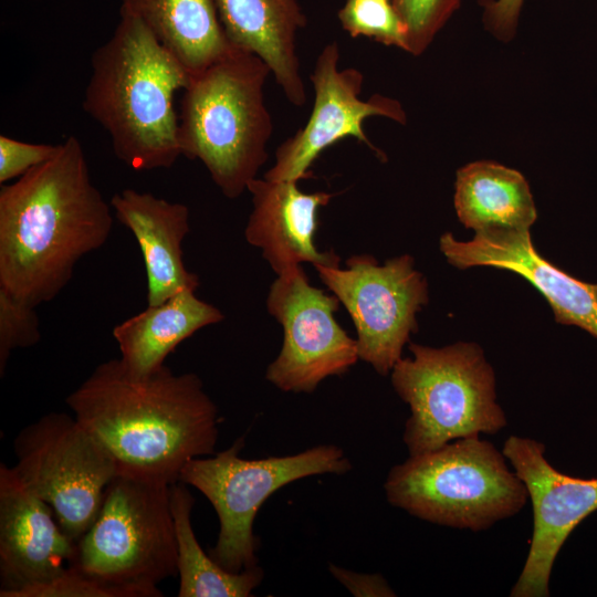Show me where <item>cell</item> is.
<instances>
[{"instance_id": "83f0119b", "label": "cell", "mask_w": 597, "mask_h": 597, "mask_svg": "<svg viewBox=\"0 0 597 597\" xmlns=\"http://www.w3.org/2000/svg\"><path fill=\"white\" fill-rule=\"evenodd\" d=\"M524 0H482L483 22L488 31L502 41L515 33Z\"/></svg>"}, {"instance_id": "8fae6325", "label": "cell", "mask_w": 597, "mask_h": 597, "mask_svg": "<svg viewBox=\"0 0 597 597\" xmlns=\"http://www.w3.org/2000/svg\"><path fill=\"white\" fill-rule=\"evenodd\" d=\"M339 300L311 285L302 265L277 275L268 312L283 327V345L265 378L276 388L312 392L329 376L346 373L359 359L356 338L337 323Z\"/></svg>"}, {"instance_id": "6da1fadb", "label": "cell", "mask_w": 597, "mask_h": 597, "mask_svg": "<svg viewBox=\"0 0 597 597\" xmlns=\"http://www.w3.org/2000/svg\"><path fill=\"white\" fill-rule=\"evenodd\" d=\"M73 416L114 457L118 474L171 485L192 459L211 455L217 405L193 373H129L119 358L97 365L65 399Z\"/></svg>"}, {"instance_id": "44dd1931", "label": "cell", "mask_w": 597, "mask_h": 597, "mask_svg": "<svg viewBox=\"0 0 597 597\" xmlns=\"http://www.w3.org/2000/svg\"><path fill=\"white\" fill-rule=\"evenodd\" d=\"M454 208L465 228L530 230L537 219L524 176L494 161H474L457 172Z\"/></svg>"}, {"instance_id": "5b68a950", "label": "cell", "mask_w": 597, "mask_h": 597, "mask_svg": "<svg viewBox=\"0 0 597 597\" xmlns=\"http://www.w3.org/2000/svg\"><path fill=\"white\" fill-rule=\"evenodd\" d=\"M387 501L420 520L480 532L519 513L528 494L490 441L468 437L390 469Z\"/></svg>"}, {"instance_id": "7402d4cb", "label": "cell", "mask_w": 597, "mask_h": 597, "mask_svg": "<svg viewBox=\"0 0 597 597\" xmlns=\"http://www.w3.org/2000/svg\"><path fill=\"white\" fill-rule=\"evenodd\" d=\"M195 498L187 484L170 485V507L177 541L179 597H249L261 584L264 573L255 565L240 573L220 566L200 546L191 523Z\"/></svg>"}, {"instance_id": "4fadbf2b", "label": "cell", "mask_w": 597, "mask_h": 597, "mask_svg": "<svg viewBox=\"0 0 597 597\" xmlns=\"http://www.w3.org/2000/svg\"><path fill=\"white\" fill-rule=\"evenodd\" d=\"M502 453L523 481L533 507V534L512 597L549 596L555 559L575 527L597 511V479L570 476L545 457L544 443L510 436Z\"/></svg>"}, {"instance_id": "f1b7e54d", "label": "cell", "mask_w": 597, "mask_h": 597, "mask_svg": "<svg viewBox=\"0 0 597 597\" xmlns=\"http://www.w3.org/2000/svg\"><path fill=\"white\" fill-rule=\"evenodd\" d=\"M331 574L357 597H390L396 594L379 574H358L336 565H329Z\"/></svg>"}, {"instance_id": "52a82bcc", "label": "cell", "mask_w": 597, "mask_h": 597, "mask_svg": "<svg viewBox=\"0 0 597 597\" xmlns=\"http://www.w3.org/2000/svg\"><path fill=\"white\" fill-rule=\"evenodd\" d=\"M409 350L412 356L401 357L391 370L392 387L410 408L402 434L409 455L495 434L507 425L496 401L494 370L478 344L434 348L409 343Z\"/></svg>"}, {"instance_id": "484cf974", "label": "cell", "mask_w": 597, "mask_h": 597, "mask_svg": "<svg viewBox=\"0 0 597 597\" xmlns=\"http://www.w3.org/2000/svg\"><path fill=\"white\" fill-rule=\"evenodd\" d=\"M59 145L21 142L6 135L0 136V184L20 178L31 169L51 159Z\"/></svg>"}, {"instance_id": "d6986e66", "label": "cell", "mask_w": 597, "mask_h": 597, "mask_svg": "<svg viewBox=\"0 0 597 597\" xmlns=\"http://www.w3.org/2000/svg\"><path fill=\"white\" fill-rule=\"evenodd\" d=\"M195 292L186 289L159 304L147 305L113 328L119 359L129 373H154L180 343L224 318L218 307L200 300Z\"/></svg>"}, {"instance_id": "30bf717a", "label": "cell", "mask_w": 597, "mask_h": 597, "mask_svg": "<svg viewBox=\"0 0 597 597\" xmlns=\"http://www.w3.org/2000/svg\"><path fill=\"white\" fill-rule=\"evenodd\" d=\"M314 268L353 320L359 359L383 376L391 373L429 298L413 258L402 254L380 265L369 254H357L346 260L345 269Z\"/></svg>"}, {"instance_id": "ffe728a7", "label": "cell", "mask_w": 597, "mask_h": 597, "mask_svg": "<svg viewBox=\"0 0 597 597\" xmlns=\"http://www.w3.org/2000/svg\"><path fill=\"white\" fill-rule=\"evenodd\" d=\"M121 11L138 18L191 75L231 46L214 0H121Z\"/></svg>"}, {"instance_id": "277c9868", "label": "cell", "mask_w": 597, "mask_h": 597, "mask_svg": "<svg viewBox=\"0 0 597 597\" xmlns=\"http://www.w3.org/2000/svg\"><path fill=\"white\" fill-rule=\"evenodd\" d=\"M271 74L256 54L231 46L190 76L179 116L181 156L198 159L229 199H237L268 159L273 134L264 87Z\"/></svg>"}, {"instance_id": "2e32d148", "label": "cell", "mask_w": 597, "mask_h": 597, "mask_svg": "<svg viewBox=\"0 0 597 597\" xmlns=\"http://www.w3.org/2000/svg\"><path fill=\"white\" fill-rule=\"evenodd\" d=\"M297 184L256 177L247 189L252 210L244 229L245 240L261 250L276 275L305 262L339 266L341 259L334 251L321 252L314 242L318 210L334 195L304 192Z\"/></svg>"}, {"instance_id": "5bb4252c", "label": "cell", "mask_w": 597, "mask_h": 597, "mask_svg": "<svg viewBox=\"0 0 597 597\" xmlns=\"http://www.w3.org/2000/svg\"><path fill=\"white\" fill-rule=\"evenodd\" d=\"M75 543L13 467L0 464V597H25L60 577Z\"/></svg>"}, {"instance_id": "7a4b0ae2", "label": "cell", "mask_w": 597, "mask_h": 597, "mask_svg": "<svg viewBox=\"0 0 597 597\" xmlns=\"http://www.w3.org/2000/svg\"><path fill=\"white\" fill-rule=\"evenodd\" d=\"M111 203L91 180L80 140L0 189V289L34 306L69 284L113 229Z\"/></svg>"}, {"instance_id": "ba28073f", "label": "cell", "mask_w": 597, "mask_h": 597, "mask_svg": "<svg viewBox=\"0 0 597 597\" xmlns=\"http://www.w3.org/2000/svg\"><path fill=\"white\" fill-rule=\"evenodd\" d=\"M243 438L212 457L190 460L179 481L196 488L213 506L219 534L210 556L224 569L240 573L258 565L259 537L253 523L262 504L284 485L317 474H344L352 463L335 444L264 459H242Z\"/></svg>"}, {"instance_id": "8992f818", "label": "cell", "mask_w": 597, "mask_h": 597, "mask_svg": "<svg viewBox=\"0 0 597 597\" xmlns=\"http://www.w3.org/2000/svg\"><path fill=\"white\" fill-rule=\"evenodd\" d=\"M69 566L127 597H161L158 584L177 576L170 485L117 474Z\"/></svg>"}, {"instance_id": "603a6c76", "label": "cell", "mask_w": 597, "mask_h": 597, "mask_svg": "<svg viewBox=\"0 0 597 597\" xmlns=\"http://www.w3.org/2000/svg\"><path fill=\"white\" fill-rule=\"evenodd\" d=\"M338 20L350 36H366L407 52L405 27L392 0H346Z\"/></svg>"}, {"instance_id": "7c38bea8", "label": "cell", "mask_w": 597, "mask_h": 597, "mask_svg": "<svg viewBox=\"0 0 597 597\" xmlns=\"http://www.w3.org/2000/svg\"><path fill=\"white\" fill-rule=\"evenodd\" d=\"M337 42L326 44L317 55L310 75L314 103L306 124L286 138L275 150L274 165L263 178L273 181H296L311 177L310 168L317 157L335 143L353 137L378 156L364 132V122L371 116H384L406 123L401 104L375 94L362 100L364 75L356 67L338 69Z\"/></svg>"}, {"instance_id": "4316f807", "label": "cell", "mask_w": 597, "mask_h": 597, "mask_svg": "<svg viewBox=\"0 0 597 597\" xmlns=\"http://www.w3.org/2000/svg\"><path fill=\"white\" fill-rule=\"evenodd\" d=\"M25 597H127V595L123 590L87 577L67 565L60 577L30 590Z\"/></svg>"}, {"instance_id": "ac0fdd59", "label": "cell", "mask_w": 597, "mask_h": 597, "mask_svg": "<svg viewBox=\"0 0 597 597\" xmlns=\"http://www.w3.org/2000/svg\"><path fill=\"white\" fill-rule=\"evenodd\" d=\"M229 41L260 56L294 106L306 101L297 38L306 24L298 0H214Z\"/></svg>"}, {"instance_id": "cb8c5ba5", "label": "cell", "mask_w": 597, "mask_h": 597, "mask_svg": "<svg viewBox=\"0 0 597 597\" xmlns=\"http://www.w3.org/2000/svg\"><path fill=\"white\" fill-rule=\"evenodd\" d=\"M461 0H392L407 39V52L420 55L459 8Z\"/></svg>"}, {"instance_id": "e0dca14e", "label": "cell", "mask_w": 597, "mask_h": 597, "mask_svg": "<svg viewBox=\"0 0 597 597\" xmlns=\"http://www.w3.org/2000/svg\"><path fill=\"white\" fill-rule=\"evenodd\" d=\"M109 203L142 251L147 305L159 304L186 289L197 290L199 277L184 261L182 242L190 231L186 205L132 188L115 193Z\"/></svg>"}, {"instance_id": "9c48e42d", "label": "cell", "mask_w": 597, "mask_h": 597, "mask_svg": "<svg viewBox=\"0 0 597 597\" xmlns=\"http://www.w3.org/2000/svg\"><path fill=\"white\" fill-rule=\"evenodd\" d=\"M23 484L48 503L76 543L93 524L108 483L118 474L108 449L74 416L49 412L13 440Z\"/></svg>"}, {"instance_id": "3957f363", "label": "cell", "mask_w": 597, "mask_h": 597, "mask_svg": "<svg viewBox=\"0 0 597 597\" xmlns=\"http://www.w3.org/2000/svg\"><path fill=\"white\" fill-rule=\"evenodd\" d=\"M119 15L111 38L92 54L83 109L128 167L170 168L181 156L175 95L190 74L138 18Z\"/></svg>"}, {"instance_id": "d4e9b609", "label": "cell", "mask_w": 597, "mask_h": 597, "mask_svg": "<svg viewBox=\"0 0 597 597\" xmlns=\"http://www.w3.org/2000/svg\"><path fill=\"white\" fill-rule=\"evenodd\" d=\"M34 305L0 289V375L17 348L33 346L41 339L40 321Z\"/></svg>"}, {"instance_id": "9a60e30c", "label": "cell", "mask_w": 597, "mask_h": 597, "mask_svg": "<svg viewBox=\"0 0 597 597\" xmlns=\"http://www.w3.org/2000/svg\"><path fill=\"white\" fill-rule=\"evenodd\" d=\"M439 243L458 269L492 266L524 277L547 301L558 324L577 326L597 338V283L582 281L544 259L530 230L481 231L470 241L448 232Z\"/></svg>"}]
</instances>
